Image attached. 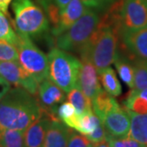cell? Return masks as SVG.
<instances>
[{"mask_svg":"<svg viewBox=\"0 0 147 147\" xmlns=\"http://www.w3.org/2000/svg\"><path fill=\"white\" fill-rule=\"evenodd\" d=\"M77 87L91 101L102 90L97 69L88 59H81Z\"/></svg>","mask_w":147,"mask_h":147,"instance_id":"obj_10","label":"cell"},{"mask_svg":"<svg viewBox=\"0 0 147 147\" xmlns=\"http://www.w3.org/2000/svg\"><path fill=\"white\" fill-rule=\"evenodd\" d=\"M11 0H0V11L5 15L8 14V7Z\"/></svg>","mask_w":147,"mask_h":147,"instance_id":"obj_33","label":"cell"},{"mask_svg":"<svg viewBox=\"0 0 147 147\" xmlns=\"http://www.w3.org/2000/svg\"><path fill=\"white\" fill-rule=\"evenodd\" d=\"M19 54L16 45L6 40H0V61H18Z\"/></svg>","mask_w":147,"mask_h":147,"instance_id":"obj_27","label":"cell"},{"mask_svg":"<svg viewBox=\"0 0 147 147\" xmlns=\"http://www.w3.org/2000/svg\"><path fill=\"white\" fill-rule=\"evenodd\" d=\"M100 11L88 7L83 16L66 31L57 37L58 48L65 52H77L88 42L100 22Z\"/></svg>","mask_w":147,"mask_h":147,"instance_id":"obj_4","label":"cell"},{"mask_svg":"<svg viewBox=\"0 0 147 147\" xmlns=\"http://www.w3.org/2000/svg\"><path fill=\"white\" fill-rule=\"evenodd\" d=\"M42 114L38 100L26 90L11 88L0 101V126L26 131Z\"/></svg>","mask_w":147,"mask_h":147,"instance_id":"obj_1","label":"cell"},{"mask_svg":"<svg viewBox=\"0 0 147 147\" xmlns=\"http://www.w3.org/2000/svg\"><path fill=\"white\" fill-rule=\"evenodd\" d=\"M108 137L119 138L128 136L131 126V119L128 111L116 105L106 114L101 120Z\"/></svg>","mask_w":147,"mask_h":147,"instance_id":"obj_9","label":"cell"},{"mask_svg":"<svg viewBox=\"0 0 147 147\" xmlns=\"http://www.w3.org/2000/svg\"><path fill=\"white\" fill-rule=\"evenodd\" d=\"M132 91V90H131ZM132 92H136L137 94H138L141 97H142L143 99H145V100L147 101V88H145V89H142L141 91H132Z\"/></svg>","mask_w":147,"mask_h":147,"instance_id":"obj_34","label":"cell"},{"mask_svg":"<svg viewBox=\"0 0 147 147\" xmlns=\"http://www.w3.org/2000/svg\"><path fill=\"white\" fill-rule=\"evenodd\" d=\"M67 147H92V143L86 136L72 131L69 137Z\"/></svg>","mask_w":147,"mask_h":147,"instance_id":"obj_29","label":"cell"},{"mask_svg":"<svg viewBox=\"0 0 147 147\" xmlns=\"http://www.w3.org/2000/svg\"><path fill=\"white\" fill-rule=\"evenodd\" d=\"M52 119L42 112L36 120H34L24 131L25 134V146L42 147L47 128Z\"/></svg>","mask_w":147,"mask_h":147,"instance_id":"obj_13","label":"cell"},{"mask_svg":"<svg viewBox=\"0 0 147 147\" xmlns=\"http://www.w3.org/2000/svg\"><path fill=\"white\" fill-rule=\"evenodd\" d=\"M0 40H6L16 45L18 35L9 24L5 14L0 11Z\"/></svg>","mask_w":147,"mask_h":147,"instance_id":"obj_26","label":"cell"},{"mask_svg":"<svg viewBox=\"0 0 147 147\" xmlns=\"http://www.w3.org/2000/svg\"><path fill=\"white\" fill-rule=\"evenodd\" d=\"M114 64L121 79L130 88H134V69L133 65L117 53Z\"/></svg>","mask_w":147,"mask_h":147,"instance_id":"obj_21","label":"cell"},{"mask_svg":"<svg viewBox=\"0 0 147 147\" xmlns=\"http://www.w3.org/2000/svg\"><path fill=\"white\" fill-rule=\"evenodd\" d=\"M120 32L127 48L138 59L147 61V25L138 29Z\"/></svg>","mask_w":147,"mask_h":147,"instance_id":"obj_11","label":"cell"},{"mask_svg":"<svg viewBox=\"0 0 147 147\" xmlns=\"http://www.w3.org/2000/svg\"><path fill=\"white\" fill-rule=\"evenodd\" d=\"M0 77L11 85L26 90L32 95H36L38 83L22 67L18 61H0Z\"/></svg>","mask_w":147,"mask_h":147,"instance_id":"obj_7","label":"cell"},{"mask_svg":"<svg viewBox=\"0 0 147 147\" xmlns=\"http://www.w3.org/2000/svg\"><path fill=\"white\" fill-rule=\"evenodd\" d=\"M98 74L100 82L106 92L113 96H119L122 93V86L114 69L109 66L100 71Z\"/></svg>","mask_w":147,"mask_h":147,"instance_id":"obj_18","label":"cell"},{"mask_svg":"<svg viewBox=\"0 0 147 147\" xmlns=\"http://www.w3.org/2000/svg\"><path fill=\"white\" fill-rule=\"evenodd\" d=\"M2 79V77H0V79Z\"/></svg>","mask_w":147,"mask_h":147,"instance_id":"obj_36","label":"cell"},{"mask_svg":"<svg viewBox=\"0 0 147 147\" xmlns=\"http://www.w3.org/2000/svg\"><path fill=\"white\" fill-rule=\"evenodd\" d=\"M18 35L16 47L22 67L33 76L38 84L48 78V60L46 54L32 42L31 38Z\"/></svg>","mask_w":147,"mask_h":147,"instance_id":"obj_5","label":"cell"},{"mask_svg":"<svg viewBox=\"0 0 147 147\" xmlns=\"http://www.w3.org/2000/svg\"><path fill=\"white\" fill-rule=\"evenodd\" d=\"M87 9L88 7L82 0H71L68 5L61 11L58 24L52 29V34L57 38L66 31L83 16Z\"/></svg>","mask_w":147,"mask_h":147,"instance_id":"obj_12","label":"cell"},{"mask_svg":"<svg viewBox=\"0 0 147 147\" xmlns=\"http://www.w3.org/2000/svg\"><path fill=\"white\" fill-rule=\"evenodd\" d=\"M107 141L110 147H146L129 136L119 138L108 137Z\"/></svg>","mask_w":147,"mask_h":147,"instance_id":"obj_28","label":"cell"},{"mask_svg":"<svg viewBox=\"0 0 147 147\" xmlns=\"http://www.w3.org/2000/svg\"><path fill=\"white\" fill-rule=\"evenodd\" d=\"M12 11L17 34L36 38L49 30V21L44 11L32 0H13Z\"/></svg>","mask_w":147,"mask_h":147,"instance_id":"obj_2","label":"cell"},{"mask_svg":"<svg viewBox=\"0 0 147 147\" xmlns=\"http://www.w3.org/2000/svg\"><path fill=\"white\" fill-rule=\"evenodd\" d=\"M57 118L70 128L75 129L79 119V115L76 113L73 105L67 101H63L58 106L57 110Z\"/></svg>","mask_w":147,"mask_h":147,"instance_id":"obj_22","label":"cell"},{"mask_svg":"<svg viewBox=\"0 0 147 147\" xmlns=\"http://www.w3.org/2000/svg\"><path fill=\"white\" fill-rule=\"evenodd\" d=\"M88 7L103 12L115 3L116 0H82Z\"/></svg>","mask_w":147,"mask_h":147,"instance_id":"obj_30","label":"cell"},{"mask_svg":"<svg viewBox=\"0 0 147 147\" xmlns=\"http://www.w3.org/2000/svg\"><path fill=\"white\" fill-rule=\"evenodd\" d=\"M92 147H110L109 146V143L108 141H102V142H97V143H93L92 144Z\"/></svg>","mask_w":147,"mask_h":147,"instance_id":"obj_35","label":"cell"},{"mask_svg":"<svg viewBox=\"0 0 147 147\" xmlns=\"http://www.w3.org/2000/svg\"><path fill=\"white\" fill-rule=\"evenodd\" d=\"M24 131L0 126V147H26Z\"/></svg>","mask_w":147,"mask_h":147,"instance_id":"obj_20","label":"cell"},{"mask_svg":"<svg viewBox=\"0 0 147 147\" xmlns=\"http://www.w3.org/2000/svg\"><path fill=\"white\" fill-rule=\"evenodd\" d=\"M66 97L69 102L73 105L76 110V113L79 115L92 110V101L84 94V92L78 87H75L68 92Z\"/></svg>","mask_w":147,"mask_h":147,"instance_id":"obj_19","label":"cell"},{"mask_svg":"<svg viewBox=\"0 0 147 147\" xmlns=\"http://www.w3.org/2000/svg\"><path fill=\"white\" fill-rule=\"evenodd\" d=\"M48 79L65 92L77 87L81 61L58 47L53 48L47 56Z\"/></svg>","mask_w":147,"mask_h":147,"instance_id":"obj_3","label":"cell"},{"mask_svg":"<svg viewBox=\"0 0 147 147\" xmlns=\"http://www.w3.org/2000/svg\"><path fill=\"white\" fill-rule=\"evenodd\" d=\"M72 130L61 121H52L47 128L42 147H67Z\"/></svg>","mask_w":147,"mask_h":147,"instance_id":"obj_14","label":"cell"},{"mask_svg":"<svg viewBox=\"0 0 147 147\" xmlns=\"http://www.w3.org/2000/svg\"><path fill=\"white\" fill-rule=\"evenodd\" d=\"M38 95L42 112L49 116L52 121L60 120L57 115V110L66 97L63 90L47 78L38 84Z\"/></svg>","mask_w":147,"mask_h":147,"instance_id":"obj_8","label":"cell"},{"mask_svg":"<svg viewBox=\"0 0 147 147\" xmlns=\"http://www.w3.org/2000/svg\"><path fill=\"white\" fill-rule=\"evenodd\" d=\"M100 123L101 121L100 120V119L92 110L79 116L75 130L86 136L94 131Z\"/></svg>","mask_w":147,"mask_h":147,"instance_id":"obj_23","label":"cell"},{"mask_svg":"<svg viewBox=\"0 0 147 147\" xmlns=\"http://www.w3.org/2000/svg\"><path fill=\"white\" fill-rule=\"evenodd\" d=\"M123 105L126 110L135 114H147V101L132 91L129 92Z\"/></svg>","mask_w":147,"mask_h":147,"instance_id":"obj_25","label":"cell"},{"mask_svg":"<svg viewBox=\"0 0 147 147\" xmlns=\"http://www.w3.org/2000/svg\"><path fill=\"white\" fill-rule=\"evenodd\" d=\"M134 69V88L132 91H141L147 88V61L138 59L132 65Z\"/></svg>","mask_w":147,"mask_h":147,"instance_id":"obj_24","label":"cell"},{"mask_svg":"<svg viewBox=\"0 0 147 147\" xmlns=\"http://www.w3.org/2000/svg\"><path fill=\"white\" fill-rule=\"evenodd\" d=\"M119 30H134L147 25V0H123L119 14Z\"/></svg>","mask_w":147,"mask_h":147,"instance_id":"obj_6","label":"cell"},{"mask_svg":"<svg viewBox=\"0 0 147 147\" xmlns=\"http://www.w3.org/2000/svg\"><path fill=\"white\" fill-rule=\"evenodd\" d=\"M128 114L131 119L128 136L147 147V114L140 115L131 111H128Z\"/></svg>","mask_w":147,"mask_h":147,"instance_id":"obj_15","label":"cell"},{"mask_svg":"<svg viewBox=\"0 0 147 147\" xmlns=\"http://www.w3.org/2000/svg\"><path fill=\"white\" fill-rule=\"evenodd\" d=\"M86 137L92 144L107 140V133L105 131V127L103 126V123H100L92 133H90L88 135H86Z\"/></svg>","mask_w":147,"mask_h":147,"instance_id":"obj_31","label":"cell"},{"mask_svg":"<svg viewBox=\"0 0 147 147\" xmlns=\"http://www.w3.org/2000/svg\"><path fill=\"white\" fill-rule=\"evenodd\" d=\"M119 103L114 98V96L106 92L103 89L92 100V111L100 119V121L104 119L105 115L111 109H113Z\"/></svg>","mask_w":147,"mask_h":147,"instance_id":"obj_16","label":"cell"},{"mask_svg":"<svg viewBox=\"0 0 147 147\" xmlns=\"http://www.w3.org/2000/svg\"><path fill=\"white\" fill-rule=\"evenodd\" d=\"M70 1L71 0H37L53 27L58 24L61 11L68 5Z\"/></svg>","mask_w":147,"mask_h":147,"instance_id":"obj_17","label":"cell"},{"mask_svg":"<svg viewBox=\"0 0 147 147\" xmlns=\"http://www.w3.org/2000/svg\"><path fill=\"white\" fill-rule=\"evenodd\" d=\"M11 88L9 83H7L3 78L0 79V101L4 97V96L10 91Z\"/></svg>","mask_w":147,"mask_h":147,"instance_id":"obj_32","label":"cell"}]
</instances>
